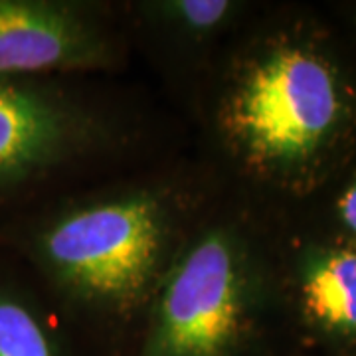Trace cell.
I'll return each mask as SVG.
<instances>
[{
  "mask_svg": "<svg viewBox=\"0 0 356 356\" xmlns=\"http://www.w3.org/2000/svg\"><path fill=\"white\" fill-rule=\"evenodd\" d=\"M133 58L156 93L192 129L218 65L257 10L250 0H119Z\"/></svg>",
  "mask_w": 356,
  "mask_h": 356,
  "instance_id": "5",
  "label": "cell"
},
{
  "mask_svg": "<svg viewBox=\"0 0 356 356\" xmlns=\"http://www.w3.org/2000/svg\"><path fill=\"white\" fill-rule=\"evenodd\" d=\"M275 212L224 191L115 356H254L280 313Z\"/></svg>",
  "mask_w": 356,
  "mask_h": 356,
  "instance_id": "4",
  "label": "cell"
},
{
  "mask_svg": "<svg viewBox=\"0 0 356 356\" xmlns=\"http://www.w3.org/2000/svg\"><path fill=\"white\" fill-rule=\"evenodd\" d=\"M224 182L194 149L60 196L0 229L99 356H115Z\"/></svg>",
  "mask_w": 356,
  "mask_h": 356,
  "instance_id": "1",
  "label": "cell"
},
{
  "mask_svg": "<svg viewBox=\"0 0 356 356\" xmlns=\"http://www.w3.org/2000/svg\"><path fill=\"white\" fill-rule=\"evenodd\" d=\"M0 356H99L40 283L0 245Z\"/></svg>",
  "mask_w": 356,
  "mask_h": 356,
  "instance_id": "8",
  "label": "cell"
},
{
  "mask_svg": "<svg viewBox=\"0 0 356 356\" xmlns=\"http://www.w3.org/2000/svg\"><path fill=\"white\" fill-rule=\"evenodd\" d=\"M191 147V129L127 76L0 77V229Z\"/></svg>",
  "mask_w": 356,
  "mask_h": 356,
  "instance_id": "3",
  "label": "cell"
},
{
  "mask_svg": "<svg viewBox=\"0 0 356 356\" xmlns=\"http://www.w3.org/2000/svg\"><path fill=\"white\" fill-rule=\"evenodd\" d=\"M119 0H0V77H125Z\"/></svg>",
  "mask_w": 356,
  "mask_h": 356,
  "instance_id": "6",
  "label": "cell"
},
{
  "mask_svg": "<svg viewBox=\"0 0 356 356\" xmlns=\"http://www.w3.org/2000/svg\"><path fill=\"white\" fill-rule=\"evenodd\" d=\"M331 220L334 236L356 245V170L344 178L331 198Z\"/></svg>",
  "mask_w": 356,
  "mask_h": 356,
  "instance_id": "9",
  "label": "cell"
},
{
  "mask_svg": "<svg viewBox=\"0 0 356 356\" xmlns=\"http://www.w3.org/2000/svg\"><path fill=\"white\" fill-rule=\"evenodd\" d=\"M327 40L257 6L191 129L192 149L224 186L269 210L317 192L348 153L356 93Z\"/></svg>",
  "mask_w": 356,
  "mask_h": 356,
  "instance_id": "2",
  "label": "cell"
},
{
  "mask_svg": "<svg viewBox=\"0 0 356 356\" xmlns=\"http://www.w3.org/2000/svg\"><path fill=\"white\" fill-rule=\"evenodd\" d=\"M275 281L281 311L301 331L337 348L356 346V245L332 236L273 229Z\"/></svg>",
  "mask_w": 356,
  "mask_h": 356,
  "instance_id": "7",
  "label": "cell"
}]
</instances>
